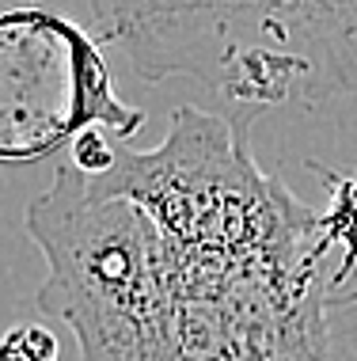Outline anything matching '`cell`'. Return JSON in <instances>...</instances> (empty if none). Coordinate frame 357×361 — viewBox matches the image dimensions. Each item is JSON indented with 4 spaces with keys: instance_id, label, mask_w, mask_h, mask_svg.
<instances>
[{
    "instance_id": "6da1fadb",
    "label": "cell",
    "mask_w": 357,
    "mask_h": 361,
    "mask_svg": "<svg viewBox=\"0 0 357 361\" xmlns=\"http://www.w3.org/2000/svg\"><path fill=\"white\" fill-rule=\"evenodd\" d=\"M95 42L125 54L141 80L190 76L232 118L312 106L357 87V4H76Z\"/></svg>"
},
{
    "instance_id": "7a4b0ae2",
    "label": "cell",
    "mask_w": 357,
    "mask_h": 361,
    "mask_svg": "<svg viewBox=\"0 0 357 361\" xmlns=\"http://www.w3.org/2000/svg\"><path fill=\"white\" fill-rule=\"evenodd\" d=\"M27 232L50 267L38 308L73 327L84 361H168V247L141 202L61 168Z\"/></svg>"
},
{
    "instance_id": "3957f363",
    "label": "cell",
    "mask_w": 357,
    "mask_h": 361,
    "mask_svg": "<svg viewBox=\"0 0 357 361\" xmlns=\"http://www.w3.org/2000/svg\"><path fill=\"white\" fill-rule=\"evenodd\" d=\"M144 111L114 95L92 31L61 8L0 12V164H35L84 133L133 137Z\"/></svg>"
},
{
    "instance_id": "277c9868",
    "label": "cell",
    "mask_w": 357,
    "mask_h": 361,
    "mask_svg": "<svg viewBox=\"0 0 357 361\" xmlns=\"http://www.w3.org/2000/svg\"><path fill=\"white\" fill-rule=\"evenodd\" d=\"M0 361H61V343L38 319L12 324L0 335Z\"/></svg>"
},
{
    "instance_id": "5b68a950",
    "label": "cell",
    "mask_w": 357,
    "mask_h": 361,
    "mask_svg": "<svg viewBox=\"0 0 357 361\" xmlns=\"http://www.w3.org/2000/svg\"><path fill=\"white\" fill-rule=\"evenodd\" d=\"M69 152H73L69 156V168H76L84 179H103V175H111L114 164H118V156H122L118 149H114V137H111V133H103V130L84 133Z\"/></svg>"
}]
</instances>
